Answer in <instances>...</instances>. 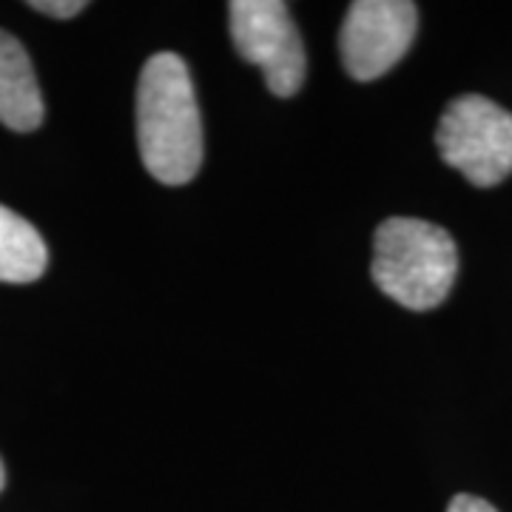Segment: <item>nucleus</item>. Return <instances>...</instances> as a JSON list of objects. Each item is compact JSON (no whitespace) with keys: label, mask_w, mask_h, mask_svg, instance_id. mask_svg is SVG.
Segmentation results:
<instances>
[{"label":"nucleus","mask_w":512,"mask_h":512,"mask_svg":"<svg viewBox=\"0 0 512 512\" xmlns=\"http://www.w3.org/2000/svg\"><path fill=\"white\" fill-rule=\"evenodd\" d=\"M137 146L163 185H185L202 165V117L191 72L174 52L151 55L137 86Z\"/></svg>","instance_id":"obj_1"},{"label":"nucleus","mask_w":512,"mask_h":512,"mask_svg":"<svg viewBox=\"0 0 512 512\" xmlns=\"http://www.w3.org/2000/svg\"><path fill=\"white\" fill-rule=\"evenodd\" d=\"M370 274L379 291L407 311H433L456 282V239L433 222L390 217L376 228Z\"/></svg>","instance_id":"obj_2"},{"label":"nucleus","mask_w":512,"mask_h":512,"mask_svg":"<svg viewBox=\"0 0 512 512\" xmlns=\"http://www.w3.org/2000/svg\"><path fill=\"white\" fill-rule=\"evenodd\" d=\"M441 160L478 188H493L512 174V114L481 94L456 97L436 128Z\"/></svg>","instance_id":"obj_3"},{"label":"nucleus","mask_w":512,"mask_h":512,"mask_svg":"<svg viewBox=\"0 0 512 512\" xmlns=\"http://www.w3.org/2000/svg\"><path fill=\"white\" fill-rule=\"evenodd\" d=\"M231 40L242 60L265 74L276 97H293L305 83V43L296 32L288 3L282 0H231Z\"/></svg>","instance_id":"obj_4"},{"label":"nucleus","mask_w":512,"mask_h":512,"mask_svg":"<svg viewBox=\"0 0 512 512\" xmlns=\"http://www.w3.org/2000/svg\"><path fill=\"white\" fill-rule=\"evenodd\" d=\"M419 9L410 0H356L350 3L339 52L353 80L370 83L387 74L413 46Z\"/></svg>","instance_id":"obj_5"},{"label":"nucleus","mask_w":512,"mask_h":512,"mask_svg":"<svg viewBox=\"0 0 512 512\" xmlns=\"http://www.w3.org/2000/svg\"><path fill=\"white\" fill-rule=\"evenodd\" d=\"M0 123L12 131H35L43 123V94L32 60L18 37L0 29Z\"/></svg>","instance_id":"obj_6"},{"label":"nucleus","mask_w":512,"mask_h":512,"mask_svg":"<svg viewBox=\"0 0 512 512\" xmlns=\"http://www.w3.org/2000/svg\"><path fill=\"white\" fill-rule=\"evenodd\" d=\"M49 251L32 222L0 205V282L26 285L46 274Z\"/></svg>","instance_id":"obj_7"},{"label":"nucleus","mask_w":512,"mask_h":512,"mask_svg":"<svg viewBox=\"0 0 512 512\" xmlns=\"http://www.w3.org/2000/svg\"><path fill=\"white\" fill-rule=\"evenodd\" d=\"M35 12L40 15H49V18H74V15H80L83 9H86V3L83 0H35V3H29Z\"/></svg>","instance_id":"obj_8"},{"label":"nucleus","mask_w":512,"mask_h":512,"mask_svg":"<svg viewBox=\"0 0 512 512\" xmlns=\"http://www.w3.org/2000/svg\"><path fill=\"white\" fill-rule=\"evenodd\" d=\"M447 512H498V510H495L490 501H484V498H478V495L461 493L450 501Z\"/></svg>","instance_id":"obj_9"},{"label":"nucleus","mask_w":512,"mask_h":512,"mask_svg":"<svg viewBox=\"0 0 512 512\" xmlns=\"http://www.w3.org/2000/svg\"><path fill=\"white\" fill-rule=\"evenodd\" d=\"M3 484H6V470H3V461H0V490H3Z\"/></svg>","instance_id":"obj_10"}]
</instances>
